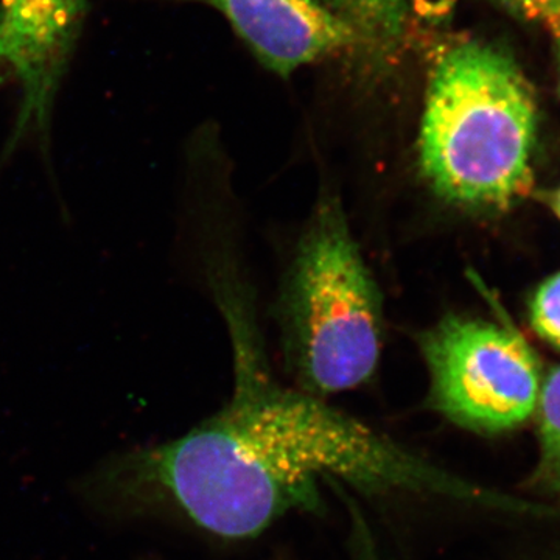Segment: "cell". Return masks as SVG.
Here are the masks:
<instances>
[{"instance_id":"7c38bea8","label":"cell","mask_w":560,"mask_h":560,"mask_svg":"<svg viewBox=\"0 0 560 560\" xmlns=\"http://www.w3.org/2000/svg\"><path fill=\"white\" fill-rule=\"evenodd\" d=\"M552 36H555L556 50H558L559 72H560V21L550 27Z\"/></svg>"},{"instance_id":"52a82bcc","label":"cell","mask_w":560,"mask_h":560,"mask_svg":"<svg viewBox=\"0 0 560 560\" xmlns=\"http://www.w3.org/2000/svg\"><path fill=\"white\" fill-rule=\"evenodd\" d=\"M350 31L355 33L360 54L374 65L396 57L407 32L405 0H323Z\"/></svg>"},{"instance_id":"3957f363","label":"cell","mask_w":560,"mask_h":560,"mask_svg":"<svg viewBox=\"0 0 560 560\" xmlns=\"http://www.w3.org/2000/svg\"><path fill=\"white\" fill-rule=\"evenodd\" d=\"M282 304L287 352L302 390L330 396L370 381L381 360L382 294L337 198L316 206Z\"/></svg>"},{"instance_id":"5bb4252c","label":"cell","mask_w":560,"mask_h":560,"mask_svg":"<svg viewBox=\"0 0 560 560\" xmlns=\"http://www.w3.org/2000/svg\"><path fill=\"white\" fill-rule=\"evenodd\" d=\"M555 209H556V212H558V215L560 217V190H559V194L556 195V198H555Z\"/></svg>"},{"instance_id":"6da1fadb","label":"cell","mask_w":560,"mask_h":560,"mask_svg":"<svg viewBox=\"0 0 560 560\" xmlns=\"http://www.w3.org/2000/svg\"><path fill=\"white\" fill-rule=\"evenodd\" d=\"M232 396L167 444L132 452L106 471L124 499L164 504L223 539L259 536L294 512L323 510V486L363 495L488 503L433 460L302 389L280 385L231 319Z\"/></svg>"},{"instance_id":"ba28073f","label":"cell","mask_w":560,"mask_h":560,"mask_svg":"<svg viewBox=\"0 0 560 560\" xmlns=\"http://www.w3.org/2000/svg\"><path fill=\"white\" fill-rule=\"evenodd\" d=\"M534 412L539 427V458L529 482L537 492L560 499V368L541 383Z\"/></svg>"},{"instance_id":"277c9868","label":"cell","mask_w":560,"mask_h":560,"mask_svg":"<svg viewBox=\"0 0 560 560\" xmlns=\"http://www.w3.org/2000/svg\"><path fill=\"white\" fill-rule=\"evenodd\" d=\"M430 372V405L482 434L504 433L536 411L540 368L515 331L490 320L447 316L420 337Z\"/></svg>"},{"instance_id":"5b68a950","label":"cell","mask_w":560,"mask_h":560,"mask_svg":"<svg viewBox=\"0 0 560 560\" xmlns=\"http://www.w3.org/2000/svg\"><path fill=\"white\" fill-rule=\"evenodd\" d=\"M84 18L86 0H0V62L21 86L10 149L28 132L49 130Z\"/></svg>"},{"instance_id":"8fae6325","label":"cell","mask_w":560,"mask_h":560,"mask_svg":"<svg viewBox=\"0 0 560 560\" xmlns=\"http://www.w3.org/2000/svg\"><path fill=\"white\" fill-rule=\"evenodd\" d=\"M456 0H412L411 9L415 16L427 25L444 24L451 20Z\"/></svg>"},{"instance_id":"4fadbf2b","label":"cell","mask_w":560,"mask_h":560,"mask_svg":"<svg viewBox=\"0 0 560 560\" xmlns=\"http://www.w3.org/2000/svg\"><path fill=\"white\" fill-rule=\"evenodd\" d=\"M7 80V68L0 62V86L5 83Z\"/></svg>"},{"instance_id":"7a4b0ae2","label":"cell","mask_w":560,"mask_h":560,"mask_svg":"<svg viewBox=\"0 0 560 560\" xmlns=\"http://www.w3.org/2000/svg\"><path fill=\"white\" fill-rule=\"evenodd\" d=\"M537 108L508 51L459 38L431 62L418 142L420 173L459 208L506 209L533 186Z\"/></svg>"},{"instance_id":"30bf717a","label":"cell","mask_w":560,"mask_h":560,"mask_svg":"<svg viewBox=\"0 0 560 560\" xmlns=\"http://www.w3.org/2000/svg\"><path fill=\"white\" fill-rule=\"evenodd\" d=\"M518 20L541 22L551 27L560 21V0H495Z\"/></svg>"},{"instance_id":"8992f818","label":"cell","mask_w":560,"mask_h":560,"mask_svg":"<svg viewBox=\"0 0 560 560\" xmlns=\"http://www.w3.org/2000/svg\"><path fill=\"white\" fill-rule=\"evenodd\" d=\"M223 14L254 57L280 77L312 62L360 54L355 33L323 0H175Z\"/></svg>"},{"instance_id":"9c48e42d","label":"cell","mask_w":560,"mask_h":560,"mask_svg":"<svg viewBox=\"0 0 560 560\" xmlns=\"http://www.w3.org/2000/svg\"><path fill=\"white\" fill-rule=\"evenodd\" d=\"M530 324L540 338L560 350V272L545 280L534 294Z\"/></svg>"}]
</instances>
